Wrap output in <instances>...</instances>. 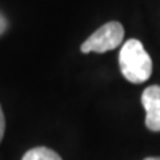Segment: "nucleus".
Segmentation results:
<instances>
[{"label":"nucleus","instance_id":"1","mask_svg":"<svg viewBox=\"0 0 160 160\" xmlns=\"http://www.w3.org/2000/svg\"><path fill=\"white\" fill-rule=\"evenodd\" d=\"M119 66L123 76L135 84L147 82L152 75V59L136 39L124 43L119 53Z\"/></svg>","mask_w":160,"mask_h":160},{"label":"nucleus","instance_id":"2","mask_svg":"<svg viewBox=\"0 0 160 160\" xmlns=\"http://www.w3.org/2000/svg\"><path fill=\"white\" fill-rule=\"evenodd\" d=\"M124 28L119 22H109L96 29L86 42L82 44V52L103 53L118 48L123 42Z\"/></svg>","mask_w":160,"mask_h":160},{"label":"nucleus","instance_id":"3","mask_svg":"<svg viewBox=\"0 0 160 160\" xmlns=\"http://www.w3.org/2000/svg\"><path fill=\"white\" fill-rule=\"evenodd\" d=\"M146 109V126L149 131L160 132V86H149L142 95Z\"/></svg>","mask_w":160,"mask_h":160},{"label":"nucleus","instance_id":"4","mask_svg":"<svg viewBox=\"0 0 160 160\" xmlns=\"http://www.w3.org/2000/svg\"><path fill=\"white\" fill-rule=\"evenodd\" d=\"M22 160H62L58 152L47 147H35L24 153Z\"/></svg>","mask_w":160,"mask_h":160},{"label":"nucleus","instance_id":"5","mask_svg":"<svg viewBox=\"0 0 160 160\" xmlns=\"http://www.w3.org/2000/svg\"><path fill=\"white\" fill-rule=\"evenodd\" d=\"M4 131H6V118H4L2 106H0V143H2V140H3Z\"/></svg>","mask_w":160,"mask_h":160},{"label":"nucleus","instance_id":"6","mask_svg":"<svg viewBox=\"0 0 160 160\" xmlns=\"http://www.w3.org/2000/svg\"><path fill=\"white\" fill-rule=\"evenodd\" d=\"M7 27H8V22H7V19L4 18L2 13H0V35L6 32Z\"/></svg>","mask_w":160,"mask_h":160},{"label":"nucleus","instance_id":"7","mask_svg":"<svg viewBox=\"0 0 160 160\" xmlns=\"http://www.w3.org/2000/svg\"><path fill=\"white\" fill-rule=\"evenodd\" d=\"M144 160H160V158H147V159H144Z\"/></svg>","mask_w":160,"mask_h":160}]
</instances>
